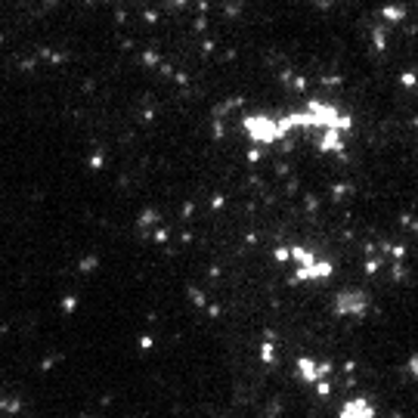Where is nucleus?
<instances>
[{
    "mask_svg": "<svg viewBox=\"0 0 418 418\" xmlns=\"http://www.w3.org/2000/svg\"><path fill=\"white\" fill-rule=\"evenodd\" d=\"M245 127L251 133V139L254 143H276V139H282V133H279V121H273V118H266V115H257V118H248L245 121Z\"/></svg>",
    "mask_w": 418,
    "mask_h": 418,
    "instance_id": "f257e3e1",
    "label": "nucleus"
},
{
    "mask_svg": "<svg viewBox=\"0 0 418 418\" xmlns=\"http://www.w3.org/2000/svg\"><path fill=\"white\" fill-rule=\"evenodd\" d=\"M341 418H375V406L363 397L347 400V403L341 406Z\"/></svg>",
    "mask_w": 418,
    "mask_h": 418,
    "instance_id": "f03ea898",
    "label": "nucleus"
},
{
    "mask_svg": "<svg viewBox=\"0 0 418 418\" xmlns=\"http://www.w3.org/2000/svg\"><path fill=\"white\" fill-rule=\"evenodd\" d=\"M300 375H304L307 381H316V378H322V375H329V366H316V363L300 359Z\"/></svg>",
    "mask_w": 418,
    "mask_h": 418,
    "instance_id": "7ed1b4c3",
    "label": "nucleus"
},
{
    "mask_svg": "<svg viewBox=\"0 0 418 418\" xmlns=\"http://www.w3.org/2000/svg\"><path fill=\"white\" fill-rule=\"evenodd\" d=\"M344 295L350 297V307H353L356 313H359V310H363V307H366V295H359V291H356V295H353V291H344ZM344 307H347V300H338V313L344 310Z\"/></svg>",
    "mask_w": 418,
    "mask_h": 418,
    "instance_id": "20e7f679",
    "label": "nucleus"
}]
</instances>
